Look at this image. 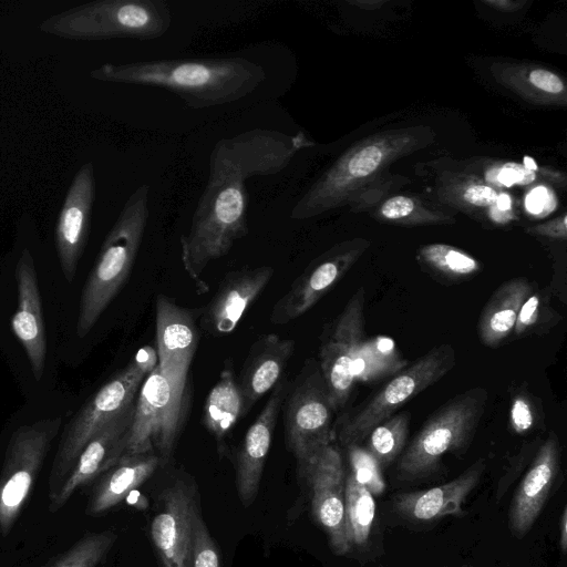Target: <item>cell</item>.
<instances>
[{"mask_svg": "<svg viewBox=\"0 0 567 567\" xmlns=\"http://www.w3.org/2000/svg\"><path fill=\"white\" fill-rule=\"evenodd\" d=\"M313 143L299 132L254 128L215 143L208 177L197 202L188 231L181 236L184 269L197 293L208 286L202 274L213 260L227 255L248 234L246 182L284 171L301 150Z\"/></svg>", "mask_w": 567, "mask_h": 567, "instance_id": "6da1fadb", "label": "cell"}, {"mask_svg": "<svg viewBox=\"0 0 567 567\" xmlns=\"http://www.w3.org/2000/svg\"><path fill=\"white\" fill-rule=\"evenodd\" d=\"M90 75L103 82L165 90L194 110L236 102L266 79L260 64L243 56L105 63Z\"/></svg>", "mask_w": 567, "mask_h": 567, "instance_id": "7a4b0ae2", "label": "cell"}, {"mask_svg": "<svg viewBox=\"0 0 567 567\" xmlns=\"http://www.w3.org/2000/svg\"><path fill=\"white\" fill-rule=\"evenodd\" d=\"M424 126L404 127L369 136L347 150L299 198L290 218L309 219L351 203L393 161L433 140Z\"/></svg>", "mask_w": 567, "mask_h": 567, "instance_id": "3957f363", "label": "cell"}, {"mask_svg": "<svg viewBox=\"0 0 567 567\" xmlns=\"http://www.w3.org/2000/svg\"><path fill=\"white\" fill-rule=\"evenodd\" d=\"M150 217V186H138L126 199L105 237L84 285L76 334L85 337L126 281L137 256Z\"/></svg>", "mask_w": 567, "mask_h": 567, "instance_id": "277c9868", "label": "cell"}, {"mask_svg": "<svg viewBox=\"0 0 567 567\" xmlns=\"http://www.w3.org/2000/svg\"><path fill=\"white\" fill-rule=\"evenodd\" d=\"M156 349L142 347L132 360L91 396L62 433L49 477L50 497L64 483L91 437L131 406L144 379L157 367Z\"/></svg>", "mask_w": 567, "mask_h": 567, "instance_id": "5b68a950", "label": "cell"}, {"mask_svg": "<svg viewBox=\"0 0 567 567\" xmlns=\"http://www.w3.org/2000/svg\"><path fill=\"white\" fill-rule=\"evenodd\" d=\"M171 24V8L164 0H102L52 16L40 30L72 40H153Z\"/></svg>", "mask_w": 567, "mask_h": 567, "instance_id": "8992f818", "label": "cell"}, {"mask_svg": "<svg viewBox=\"0 0 567 567\" xmlns=\"http://www.w3.org/2000/svg\"><path fill=\"white\" fill-rule=\"evenodd\" d=\"M456 362L450 343L432 348L425 354L392 375L373 395L343 413L333 426V440L344 449L361 445L374 426L382 423L401 405L442 379Z\"/></svg>", "mask_w": 567, "mask_h": 567, "instance_id": "52a82bcc", "label": "cell"}, {"mask_svg": "<svg viewBox=\"0 0 567 567\" xmlns=\"http://www.w3.org/2000/svg\"><path fill=\"white\" fill-rule=\"evenodd\" d=\"M487 400V390L475 386L440 406L402 453L399 475L405 480L427 476L436 471L444 455L463 451L476 432Z\"/></svg>", "mask_w": 567, "mask_h": 567, "instance_id": "ba28073f", "label": "cell"}, {"mask_svg": "<svg viewBox=\"0 0 567 567\" xmlns=\"http://www.w3.org/2000/svg\"><path fill=\"white\" fill-rule=\"evenodd\" d=\"M187 381L165 377L156 367L138 390L125 455L157 452L168 458L188 410Z\"/></svg>", "mask_w": 567, "mask_h": 567, "instance_id": "9c48e42d", "label": "cell"}, {"mask_svg": "<svg viewBox=\"0 0 567 567\" xmlns=\"http://www.w3.org/2000/svg\"><path fill=\"white\" fill-rule=\"evenodd\" d=\"M281 411L287 449L301 461L333 442L336 412L318 361L305 362L289 383Z\"/></svg>", "mask_w": 567, "mask_h": 567, "instance_id": "30bf717a", "label": "cell"}, {"mask_svg": "<svg viewBox=\"0 0 567 567\" xmlns=\"http://www.w3.org/2000/svg\"><path fill=\"white\" fill-rule=\"evenodd\" d=\"M61 417L40 420L16 430L0 474V534L7 536L28 501L38 473L59 433Z\"/></svg>", "mask_w": 567, "mask_h": 567, "instance_id": "8fae6325", "label": "cell"}, {"mask_svg": "<svg viewBox=\"0 0 567 567\" xmlns=\"http://www.w3.org/2000/svg\"><path fill=\"white\" fill-rule=\"evenodd\" d=\"M298 465L309 487L316 520L326 532L332 550L346 555L352 547L344 511L347 471L339 447L333 441L298 461Z\"/></svg>", "mask_w": 567, "mask_h": 567, "instance_id": "7c38bea8", "label": "cell"}, {"mask_svg": "<svg viewBox=\"0 0 567 567\" xmlns=\"http://www.w3.org/2000/svg\"><path fill=\"white\" fill-rule=\"evenodd\" d=\"M364 299V289L359 288L322 333L318 363L336 412L346 405L357 382L353 365L365 339Z\"/></svg>", "mask_w": 567, "mask_h": 567, "instance_id": "4fadbf2b", "label": "cell"}, {"mask_svg": "<svg viewBox=\"0 0 567 567\" xmlns=\"http://www.w3.org/2000/svg\"><path fill=\"white\" fill-rule=\"evenodd\" d=\"M368 247L369 241L355 238L340 243L313 259L275 302L270 321L286 324L309 311L342 279Z\"/></svg>", "mask_w": 567, "mask_h": 567, "instance_id": "5bb4252c", "label": "cell"}, {"mask_svg": "<svg viewBox=\"0 0 567 567\" xmlns=\"http://www.w3.org/2000/svg\"><path fill=\"white\" fill-rule=\"evenodd\" d=\"M151 537L163 567H192L194 523L198 512L190 487L177 481L161 498Z\"/></svg>", "mask_w": 567, "mask_h": 567, "instance_id": "9a60e30c", "label": "cell"}, {"mask_svg": "<svg viewBox=\"0 0 567 567\" xmlns=\"http://www.w3.org/2000/svg\"><path fill=\"white\" fill-rule=\"evenodd\" d=\"M135 402L104 424L85 444L59 491L50 497L49 511L62 508L74 492L113 467L125 455Z\"/></svg>", "mask_w": 567, "mask_h": 567, "instance_id": "2e32d148", "label": "cell"}, {"mask_svg": "<svg viewBox=\"0 0 567 567\" xmlns=\"http://www.w3.org/2000/svg\"><path fill=\"white\" fill-rule=\"evenodd\" d=\"M197 310L178 306L158 295L155 302L156 352L159 371L175 381H188V372L199 343Z\"/></svg>", "mask_w": 567, "mask_h": 567, "instance_id": "e0dca14e", "label": "cell"}, {"mask_svg": "<svg viewBox=\"0 0 567 567\" xmlns=\"http://www.w3.org/2000/svg\"><path fill=\"white\" fill-rule=\"evenodd\" d=\"M95 198V177L92 163L76 172L60 210L55 244L62 272L71 282L85 247Z\"/></svg>", "mask_w": 567, "mask_h": 567, "instance_id": "ac0fdd59", "label": "cell"}, {"mask_svg": "<svg viewBox=\"0 0 567 567\" xmlns=\"http://www.w3.org/2000/svg\"><path fill=\"white\" fill-rule=\"evenodd\" d=\"M274 272L275 269L270 266L228 272L212 300L200 311L202 329L213 337L231 333L271 280Z\"/></svg>", "mask_w": 567, "mask_h": 567, "instance_id": "d6986e66", "label": "cell"}, {"mask_svg": "<svg viewBox=\"0 0 567 567\" xmlns=\"http://www.w3.org/2000/svg\"><path fill=\"white\" fill-rule=\"evenodd\" d=\"M289 381L282 378L248 427L236 456V486L244 505L257 495Z\"/></svg>", "mask_w": 567, "mask_h": 567, "instance_id": "ffe728a7", "label": "cell"}, {"mask_svg": "<svg viewBox=\"0 0 567 567\" xmlns=\"http://www.w3.org/2000/svg\"><path fill=\"white\" fill-rule=\"evenodd\" d=\"M18 307L11 326L31 364L35 380H40L47 358V337L42 317L41 297L33 258L24 249L16 267Z\"/></svg>", "mask_w": 567, "mask_h": 567, "instance_id": "44dd1931", "label": "cell"}, {"mask_svg": "<svg viewBox=\"0 0 567 567\" xmlns=\"http://www.w3.org/2000/svg\"><path fill=\"white\" fill-rule=\"evenodd\" d=\"M560 444L550 432L520 482L511 504L509 525L514 535L523 537L540 514L560 471Z\"/></svg>", "mask_w": 567, "mask_h": 567, "instance_id": "7402d4cb", "label": "cell"}, {"mask_svg": "<svg viewBox=\"0 0 567 567\" xmlns=\"http://www.w3.org/2000/svg\"><path fill=\"white\" fill-rule=\"evenodd\" d=\"M295 341L275 333L260 336L250 346L237 379L245 401V413L284 378L293 353Z\"/></svg>", "mask_w": 567, "mask_h": 567, "instance_id": "603a6c76", "label": "cell"}, {"mask_svg": "<svg viewBox=\"0 0 567 567\" xmlns=\"http://www.w3.org/2000/svg\"><path fill=\"white\" fill-rule=\"evenodd\" d=\"M484 470L485 462L478 460L453 481L430 489L400 494L395 498V508L404 518L419 523L460 514L464 501L478 484Z\"/></svg>", "mask_w": 567, "mask_h": 567, "instance_id": "cb8c5ba5", "label": "cell"}, {"mask_svg": "<svg viewBox=\"0 0 567 567\" xmlns=\"http://www.w3.org/2000/svg\"><path fill=\"white\" fill-rule=\"evenodd\" d=\"M161 458L155 453L124 455L109 471L102 474L95 485L85 513L100 516L143 484L156 471Z\"/></svg>", "mask_w": 567, "mask_h": 567, "instance_id": "d4e9b609", "label": "cell"}, {"mask_svg": "<svg viewBox=\"0 0 567 567\" xmlns=\"http://www.w3.org/2000/svg\"><path fill=\"white\" fill-rule=\"evenodd\" d=\"M534 289L526 277H516L493 292L477 322V334L484 346L495 348L513 333L520 307Z\"/></svg>", "mask_w": 567, "mask_h": 567, "instance_id": "484cf974", "label": "cell"}, {"mask_svg": "<svg viewBox=\"0 0 567 567\" xmlns=\"http://www.w3.org/2000/svg\"><path fill=\"white\" fill-rule=\"evenodd\" d=\"M244 415H246L244 396L231 362L227 361L206 396L203 424L216 440L220 441Z\"/></svg>", "mask_w": 567, "mask_h": 567, "instance_id": "4316f807", "label": "cell"}, {"mask_svg": "<svg viewBox=\"0 0 567 567\" xmlns=\"http://www.w3.org/2000/svg\"><path fill=\"white\" fill-rule=\"evenodd\" d=\"M504 84L539 103H566V85L553 71L540 66L504 65L497 70Z\"/></svg>", "mask_w": 567, "mask_h": 567, "instance_id": "83f0119b", "label": "cell"}, {"mask_svg": "<svg viewBox=\"0 0 567 567\" xmlns=\"http://www.w3.org/2000/svg\"><path fill=\"white\" fill-rule=\"evenodd\" d=\"M408 364L392 339H364L354 357V378L355 381L372 382L392 377Z\"/></svg>", "mask_w": 567, "mask_h": 567, "instance_id": "f1b7e54d", "label": "cell"}, {"mask_svg": "<svg viewBox=\"0 0 567 567\" xmlns=\"http://www.w3.org/2000/svg\"><path fill=\"white\" fill-rule=\"evenodd\" d=\"M344 502L349 542L352 548L362 547L369 540L374 522V496L347 473Z\"/></svg>", "mask_w": 567, "mask_h": 567, "instance_id": "f546056e", "label": "cell"}, {"mask_svg": "<svg viewBox=\"0 0 567 567\" xmlns=\"http://www.w3.org/2000/svg\"><path fill=\"white\" fill-rule=\"evenodd\" d=\"M417 259L424 267L449 280L468 279L482 269L475 257L446 244L423 246L419 250Z\"/></svg>", "mask_w": 567, "mask_h": 567, "instance_id": "4dcf8cb0", "label": "cell"}, {"mask_svg": "<svg viewBox=\"0 0 567 567\" xmlns=\"http://www.w3.org/2000/svg\"><path fill=\"white\" fill-rule=\"evenodd\" d=\"M411 415L409 412L393 414L378 424L365 437V450L380 467L390 465L404 450Z\"/></svg>", "mask_w": 567, "mask_h": 567, "instance_id": "1f68e13d", "label": "cell"}, {"mask_svg": "<svg viewBox=\"0 0 567 567\" xmlns=\"http://www.w3.org/2000/svg\"><path fill=\"white\" fill-rule=\"evenodd\" d=\"M116 539L113 530L87 533L47 567H96Z\"/></svg>", "mask_w": 567, "mask_h": 567, "instance_id": "d6a6232c", "label": "cell"}, {"mask_svg": "<svg viewBox=\"0 0 567 567\" xmlns=\"http://www.w3.org/2000/svg\"><path fill=\"white\" fill-rule=\"evenodd\" d=\"M548 297L542 290L534 289L520 307L513 333L519 338L527 333L549 328L557 313L548 306Z\"/></svg>", "mask_w": 567, "mask_h": 567, "instance_id": "836d02e7", "label": "cell"}, {"mask_svg": "<svg viewBox=\"0 0 567 567\" xmlns=\"http://www.w3.org/2000/svg\"><path fill=\"white\" fill-rule=\"evenodd\" d=\"M378 215L382 220L399 224L445 223V220H450L444 216L419 208L415 199L405 195L388 198L379 208Z\"/></svg>", "mask_w": 567, "mask_h": 567, "instance_id": "e575fe53", "label": "cell"}, {"mask_svg": "<svg viewBox=\"0 0 567 567\" xmlns=\"http://www.w3.org/2000/svg\"><path fill=\"white\" fill-rule=\"evenodd\" d=\"M347 451L350 467L348 473L373 496L382 494L385 484L375 460L361 445L347 447Z\"/></svg>", "mask_w": 567, "mask_h": 567, "instance_id": "d590c367", "label": "cell"}, {"mask_svg": "<svg viewBox=\"0 0 567 567\" xmlns=\"http://www.w3.org/2000/svg\"><path fill=\"white\" fill-rule=\"evenodd\" d=\"M537 420L538 409L534 398L524 390L513 394L509 408V425L513 432L526 434L534 429Z\"/></svg>", "mask_w": 567, "mask_h": 567, "instance_id": "8d00e7d4", "label": "cell"}, {"mask_svg": "<svg viewBox=\"0 0 567 567\" xmlns=\"http://www.w3.org/2000/svg\"><path fill=\"white\" fill-rule=\"evenodd\" d=\"M192 567H221L219 551L199 511L194 523V553Z\"/></svg>", "mask_w": 567, "mask_h": 567, "instance_id": "74e56055", "label": "cell"}, {"mask_svg": "<svg viewBox=\"0 0 567 567\" xmlns=\"http://www.w3.org/2000/svg\"><path fill=\"white\" fill-rule=\"evenodd\" d=\"M457 202L474 208H485L496 205L499 193L492 185L470 182L462 184L454 190Z\"/></svg>", "mask_w": 567, "mask_h": 567, "instance_id": "f35d334b", "label": "cell"}, {"mask_svg": "<svg viewBox=\"0 0 567 567\" xmlns=\"http://www.w3.org/2000/svg\"><path fill=\"white\" fill-rule=\"evenodd\" d=\"M486 176L491 183L498 186L527 185L536 178L535 173L530 168L517 163H505L492 168Z\"/></svg>", "mask_w": 567, "mask_h": 567, "instance_id": "ab89813d", "label": "cell"}, {"mask_svg": "<svg viewBox=\"0 0 567 567\" xmlns=\"http://www.w3.org/2000/svg\"><path fill=\"white\" fill-rule=\"evenodd\" d=\"M532 235L565 240L567 237L566 215L527 229Z\"/></svg>", "mask_w": 567, "mask_h": 567, "instance_id": "60d3db41", "label": "cell"}, {"mask_svg": "<svg viewBox=\"0 0 567 567\" xmlns=\"http://www.w3.org/2000/svg\"><path fill=\"white\" fill-rule=\"evenodd\" d=\"M548 195L543 187L535 188L526 199V207L533 214L540 213L546 207Z\"/></svg>", "mask_w": 567, "mask_h": 567, "instance_id": "b9f144b4", "label": "cell"}, {"mask_svg": "<svg viewBox=\"0 0 567 567\" xmlns=\"http://www.w3.org/2000/svg\"><path fill=\"white\" fill-rule=\"evenodd\" d=\"M559 545L563 551H566L567 548V509L566 507L563 511L560 524H559Z\"/></svg>", "mask_w": 567, "mask_h": 567, "instance_id": "7bdbcfd3", "label": "cell"}, {"mask_svg": "<svg viewBox=\"0 0 567 567\" xmlns=\"http://www.w3.org/2000/svg\"><path fill=\"white\" fill-rule=\"evenodd\" d=\"M484 3L495 7L499 10H506V11H513L516 10V7H519L522 3L519 2H512L508 0H493V1H484Z\"/></svg>", "mask_w": 567, "mask_h": 567, "instance_id": "ee69618b", "label": "cell"}, {"mask_svg": "<svg viewBox=\"0 0 567 567\" xmlns=\"http://www.w3.org/2000/svg\"><path fill=\"white\" fill-rule=\"evenodd\" d=\"M352 4H355L358 7H363V6H374V7H380L383 4V2H380V1H372V2H369V1H354V2H350Z\"/></svg>", "mask_w": 567, "mask_h": 567, "instance_id": "f6af8a7d", "label": "cell"}]
</instances>
